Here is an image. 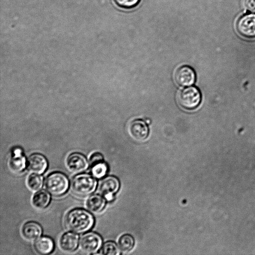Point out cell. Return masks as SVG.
<instances>
[{
	"instance_id": "15",
	"label": "cell",
	"mask_w": 255,
	"mask_h": 255,
	"mask_svg": "<svg viewBox=\"0 0 255 255\" xmlns=\"http://www.w3.org/2000/svg\"><path fill=\"white\" fill-rule=\"evenodd\" d=\"M23 237L29 241H36L42 234L41 226L34 221H29L24 223L21 229Z\"/></svg>"
},
{
	"instance_id": "17",
	"label": "cell",
	"mask_w": 255,
	"mask_h": 255,
	"mask_svg": "<svg viewBox=\"0 0 255 255\" xmlns=\"http://www.w3.org/2000/svg\"><path fill=\"white\" fill-rule=\"evenodd\" d=\"M35 251L39 254L48 255L52 253L54 248L52 239L48 237L43 236L37 239L34 244Z\"/></svg>"
},
{
	"instance_id": "2",
	"label": "cell",
	"mask_w": 255,
	"mask_h": 255,
	"mask_svg": "<svg viewBox=\"0 0 255 255\" xmlns=\"http://www.w3.org/2000/svg\"><path fill=\"white\" fill-rule=\"evenodd\" d=\"M95 178L88 173H80L74 176L71 182V188L74 193L80 196L91 194L96 189Z\"/></svg>"
},
{
	"instance_id": "11",
	"label": "cell",
	"mask_w": 255,
	"mask_h": 255,
	"mask_svg": "<svg viewBox=\"0 0 255 255\" xmlns=\"http://www.w3.org/2000/svg\"><path fill=\"white\" fill-rule=\"evenodd\" d=\"M47 167V159L40 153H33L27 159V167L32 173L41 174L46 171Z\"/></svg>"
},
{
	"instance_id": "10",
	"label": "cell",
	"mask_w": 255,
	"mask_h": 255,
	"mask_svg": "<svg viewBox=\"0 0 255 255\" xmlns=\"http://www.w3.org/2000/svg\"><path fill=\"white\" fill-rule=\"evenodd\" d=\"M175 81L181 87H189L193 85L196 79L194 70L190 66L184 65L177 69L174 74Z\"/></svg>"
},
{
	"instance_id": "9",
	"label": "cell",
	"mask_w": 255,
	"mask_h": 255,
	"mask_svg": "<svg viewBox=\"0 0 255 255\" xmlns=\"http://www.w3.org/2000/svg\"><path fill=\"white\" fill-rule=\"evenodd\" d=\"M120 187V182L118 178L114 176H108L101 181L99 190L108 200L111 201Z\"/></svg>"
},
{
	"instance_id": "4",
	"label": "cell",
	"mask_w": 255,
	"mask_h": 255,
	"mask_svg": "<svg viewBox=\"0 0 255 255\" xmlns=\"http://www.w3.org/2000/svg\"><path fill=\"white\" fill-rule=\"evenodd\" d=\"M202 96L199 89L195 86H189L182 90L177 96L180 106L187 110H192L199 106Z\"/></svg>"
},
{
	"instance_id": "19",
	"label": "cell",
	"mask_w": 255,
	"mask_h": 255,
	"mask_svg": "<svg viewBox=\"0 0 255 255\" xmlns=\"http://www.w3.org/2000/svg\"><path fill=\"white\" fill-rule=\"evenodd\" d=\"M26 184L28 188L31 191H39L43 186V177L40 174L33 173L27 177Z\"/></svg>"
},
{
	"instance_id": "8",
	"label": "cell",
	"mask_w": 255,
	"mask_h": 255,
	"mask_svg": "<svg viewBox=\"0 0 255 255\" xmlns=\"http://www.w3.org/2000/svg\"><path fill=\"white\" fill-rule=\"evenodd\" d=\"M66 165L68 169L74 173H81L89 167L87 158L79 152L70 154L66 158Z\"/></svg>"
},
{
	"instance_id": "22",
	"label": "cell",
	"mask_w": 255,
	"mask_h": 255,
	"mask_svg": "<svg viewBox=\"0 0 255 255\" xmlns=\"http://www.w3.org/2000/svg\"><path fill=\"white\" fill-rule=\"evenodd\" d=\"M139 0H115L117 4L125 8L133 7L138 3Z\"/></svg>"
},
{
	"instance_id": "3",
	"label": "cell",
	"mask_w": 255,
	"mask_h": 255,
	"mask_svg": "<svg viewBox=\"0 0 255 255\" xmlns=\"http://www.w3.org/2000/svg\"><path fill=\"white\" fill-rule=\"evenodd\" d=\"M44 186L47 191L54 196H60L68 190L69 181L62 172H53L48 174L44 180Z\"/></svg>"
},
{
	"instance_id": "23",
	"label": "cell",
	"mask_w": 255,
	"mask_h": 255,
	"mask_svg": "<svg viewBox=\"0 0 255 255\" xmlns=\"http://www.w3.org/2000/svg\"><path fill=\"white\" fill-rule=\"evenodd\" d=\"M244 5L249 11L255 12V0H245Z\"/></svg>"
},
{
	"instance_id": "6",
	"label": "cell",
	"mask_w": 255,
	"mask_h": 255,
	"mask_svg": "<svg viewBox=\"0 0 255 255\" xmlns=\"http://www.w3.org/2000/svg\"><path fill=\"white\" fill-rule=\"evenodd\" d=\"M102 239L98 234L90 232L82 235L80 239V247L83 252L94 254L101 248Z\"/></svg>"
},
{
	"instance_id": "12",
	"label": "cell",
	"mask_w": 255,
	"mask_h": 255,
	"mask_svg": "<svg viewBox=\"0 0 255 255\" xmlns=\"http://www.w3.org/2000/svg\"><path fill=\"white\" fill-rule=\"evenodd\" d=\"M128 130L131 136L138 141L145 140L149 133L148 128L146 123L139 119L131 121L128 125Z\"/></svg>"
},
{
	"instance_id": "14",
	"label": "cell",
	"mask_w": 255,
	"mask_h": 255,
	"mask_svg": "<svg viewBox=\"0 0 255 255\" xmlns=\"http://www.w3.org/2000/svg\"><path fill=\"white\" fill-rule=\"evenodd\" d=\"M79 236L74 232H66L59 239V245L60 249L66 253H72L77 248Z\"/></svg>"
},
{
	"instance_id": "7",
	"label": "cell",
	"mask_w": 255,
	"mask_h": 255,
	"mask_svg": "<svg viewBox=\"0 0 255 255\" xmlns=\"http://www.w3.org/2000/svg\"><path fill=\"white\" fill-rule=\"evenodd\" d=\"M89 167L91 175L97 179L104 177L108 170V165L105 162L103 154L98 152H94L90 156Z\"/></svg>"
},
{
	"instance_id": "1",
	"label": "cell",
	"mask_w": 255,
	"mask_h": 255,
	"mask_svg": "<svg viewBox=\"0 0 255 255\" xmlns=\"http://www.w3.org/2000/svg\"><path fill=\"white\" fill-rule=\"evenodd\" d=\"M95 223L92 214L83 208H74L69 211L64 219L66 228L77 234H83L90 231Z\"/></svg>"
},
{
	"instance_id": "20",
	"label": "cell",
	"mask_w": 255,
	"mask_h": 255,
	"mask_svg": "<svg viewBox=\"0 0 255 255\" xmlns=\"http://www.w3.org/2000/svg\"><path fill=\"white\" fill-rule=\"evenodd\" d=\"M118 245L122 251L128 252L131 250L134 247V238L129 234L123 235L119 239Z\"/></svg>"
},
{
	"instance_id": "13",
	"label": "cell",
	"mask_w": 255,
	"mask_h": 255,
	"mask_svg": "<svg viewBox=\"0 0 255 255\" xmlns=\"http://www.w3.org/2000/svg\"><path fill=\"white\" fill-rule=\"evenodd\" d=\"M27 165V162L22 150L19 148L13 149V153L8 160V166L14 173L22 172Z\"/></svg>"
},
{
	"instance_id": "21",
	"label": "cell",
	"mask_w": 255,
	"mask_h": 255,
	"mask_svg": "<svg viewBox=\"0 0 255 255\" xmlns=\"http://www.w3.org/2000/svg\"><path fill=\"white\" fill-rule=\"evenodd\" d=\"M120 248L113 241L105 242L101 249V254L106 255H118L120 254Z\"/></svg>"
},
{
	"instance_id": "5",
	"label": "cell",
	"mask_w": 255,
	"mask_h": 255,
	"mask_svg": "<svg viewBox=\"0 0 255 255\" xmlns=\"http://www.w3.org/2000/svg\"><path fill=\"white\" fill-rule=\"evenodd\" d=\"M236 28L243 37L252 39L255 38V13H247L237 20Z\"/></svg>"
},
{
	"instance_id": "16",
	"label": "cell",
	"mask_w": 255,
	"mask_h": 255,
	"mask_svg": "<svg viewBox=\"0 0 255 255\" xmlns=\"http://www.w3.org/2000/svg\"><path fill=\"white\" fill-rule=\"evenodd\" d=\"M106 204V201L105 198L98 194L91 195L86 202L87 209L94 213L101 212L104 209Z\"/></svg>"
},
{
	"instance_id": "18",
	"label": "cell",
	"mask_w": 255,
	"mask_h": 255,
	"mask_svg": "<svg viewBox=\"0 0 255 255\" xmlns=\"http://www.w3.org/2000/svg\"><path fill=\"white\" fill-rule=\"evenodd\" d=\"M51 201V196L44 190L38 191L32 199L33 206L37 209L43 210L48 207Z\"/></svg>"
}]
</instances>
